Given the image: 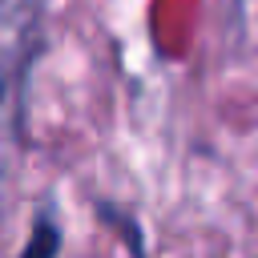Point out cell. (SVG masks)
Listing matches in <instances>:
<instances>
[{
  "label": "cell",
  "mask_w": 258,
  "mask_h": 258,
  "mask_svg": "<svg viewBox=\"0 0 258 258\" xmlns=\"http://www.w3.org/2000/svg\"><path fill=\"white\" fill-rule=\"evenodd\" d=\"M40 0H0V20H12V16H32Z\"/></svg>",
  "instance_id": "2"
},
{
  "label": "cell",
  "mask_w": 258,
  "mask_h": 258,
  "mask_svg": "<svg viewBox=\"0 0 258 258\" xmlns=\"http://www.w3.org/2000/svg\"><path fill=\"white\" fill-rule=\"evenodd\" d=\"M60 246V238H56V230L48 226V222H40V230H36V238H28V246H24V254H52Z\"/></svg>",
  "instance_id": "1"
},
{
  "label": "cell",
  "mask_w": 258,
  "mask_h": 258,
  "mask_svg": "<svg viewBox=\"0 0 258 258\" xmlns=\"http://www.w3.org/2000/svg\"><path fill=\"white\" fill-rule=\"evenodd\" d=\"M4 89H8V56L0 48V101H4Z\"/></svg>",
  "instance_id": "3"
}]
</instances>
